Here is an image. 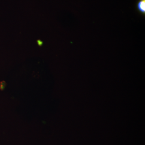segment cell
Returning a JSON list of instances; mask_svg holds the SVG:
<instances>
[{"label": "cell", "mask_w": 145, "mask_h": 145, "mask_svg": "<svg viewBox=\"0 0 145 145\" xmlns=\"http://www.w3.org/2000/svg\"><path fill=\"white\" fill-rule=\"evenodd\" d=\"M136 8L140 14L142 15H145V0H138L137 3Z\"/></svg>", "instance_id": "1"}]
</instances>
